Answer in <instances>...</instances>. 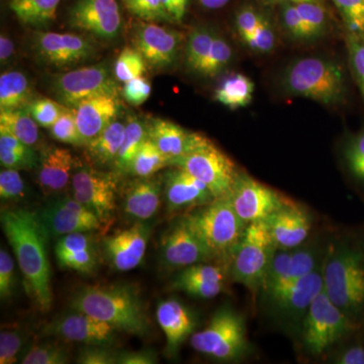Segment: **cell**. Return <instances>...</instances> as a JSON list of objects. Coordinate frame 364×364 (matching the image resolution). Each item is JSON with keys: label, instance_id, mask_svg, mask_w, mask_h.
<instances>
[{"label": "cell", "instance_id": "cell-1", "mask_svg": "<svg viewBox=\"0 0 364 364\" xmlns=\"http://www.w3.org/2000/svg\"><path fill=\"white\" fill-rule=\"evenodd\" d=\"M1 227L18 260L26 291L43 313L51 309V268L48 256L49 234L39 213L14 208L1 213Z\"/></svg>", "mask_w": 364, "mask_h": 364}, {"label": "cell", "instance_id": "cell-2", "mask_svg": "<svg viewBox=\"0 0 364 364\" xmlns=\"http://www.w3.org/2000/svg\"><path fill=\"white\" fill-rule=\"evenodd\" d=\"M70 308L134 336L149 333V318L135 287L129 284L86 286L72 296Z\"/></svg>", "mask_w": 364, "mask_h": 364}, {"label": "cell", "instance_id": "cell-3", "mask_svg": "<svg viewBox=\"0 0 364 364\" xmlns=\"http://www.w3.org/2000/svg\"><path fill=\"white\" fill-rule=\"evenodd\" d=\"M324 291L353 320L364 312V257L347 246H335L323 267Z\"/></svg>", "mask_w": 364, "mask_h": 364}, {"label": "cell", "instance_id": "cell-4", "mask_svg": "<svg viewBox=\"0 0 364 364\" xmlns=\"http://www.w3.org/2000/svg\"><path fill=\"white\" fill-rule=\"evenodd\" d=\"M284 85L291 95L326 105L338 104L345 91L341 67L318 57L294 62L284 74Z\"/></svg>", "mask_w": 364, "mask_h": 364}, {"label": "cell", "instance_id": "cell-5", "mask_svg": "<svg viewBox=\"0 0 364 364\" xmlns=\"http://www.w3.org/2000/svg\"><path fill=\"white\" fill-rule=\"evenodd\" d=\"M277 250L267 222L249 223L231 254L230 272L235 282L256 293L263 286Z\"/></svg>", "mask_w": 364, "mask_h": 364}, {"label": "cell", "instance_id": "cell-6", "mask_svg": "<svg viewBox=\"0 0 364 364\" xmlns=\"http://www.w3.org/2000/svg\"><path fill=\"white\" fill-rule=\"evenodd\" d=\"M191 345L198 353L215 360H239L248 351L245 318L224 306L213 315L205 329L191 335Z\"/></svg>", "mask_w": 364, "mask_h": 364}, {"label": "cell", "instance_id": "cell-7", "mask_svg": "<svg viewBox=\"0 0 364 364\" xmlns=\"http://www.w3.org/2000/svg\"><path fill=\"white\" fill-rule=\"evenodd\" d=\"M186 217L214 257L231 256L247 227L227 196L215 198Z\"/></svg>", "mask_w": 364, "mask_h": 364}, {"label": "cell", "instance_id": "cell-8", "mask_svg": "<svg viewBox=\"0 0 364 364\" xmlns=\"http://www.w3.org/2000/svg\"><path fill=\"white\" fill-rule=\"evenodd\" d=\"M330 299L324 289L304 316L303 342L313 355H321L353 329V322Z\"/></svg>", "mask_w": 364, "mask_h": 364}, {"label": "cell", "instance_id": "cell-9", "mask_svg": "<svg viewBox=\"0 0 364 364\" xmlns=\"http://www.w3.org/2000/svg\"><path fill=\"white\" fill-rule=\"evenodd\" d=\"M170 166L184 169L203 182L215 198L229 195L239 173L233 160L213 142L173 160Z\"/></svg>", "mask_w": 364, "mask_h": 364}, {"label": "cell", "instance_id": "cell-10", "mask_svg": "<svg viewBox=\"0 0 364 364\" xmlns=\"http://www.w3.org/2000/svg\"><path fill=\"white\" fill-rule=\"evenodd\" d=\"M53 91L60 104L75 109L88 98L117 95V86L109 67L97 64L62 74L53 83Z\"/></svg>", "mask_w": 364, "mask_h": 364}, {"label": "cell", "instance_id": "cell-11", "mask_svg": "<svg viewBox=\"0 0 364 364\" xmlns=\"http://www.w3.org/2000/svg\"><path fill=\"white\" fill-rule=\"evenodd\" d=\"M227 198L246 224L265 221L273 213L291 203L274 189L243 172H239Z\"/></svg>", "mask_w": 364, "mask_h": 364}, {"label": "cell", "instance_id": "cell-12", "mask_svg": "<svg viewBox=\"0 0 364 364\" xmlns=\"http://www.w3.org/2000/svg\"><path fill=\"white\" fill-rule=\"evenodd\" d=\"M112 326L80 311L60 314L41 330V337H53L66 342L112 346L116 340Z\"/></svg>", "mask_w": 364, "mask_h": 364}, {"label": "cell", "instance_id": "cell-13", "mask_svg": "<svg viewBox=\"0 0 364 364\" xmlns=\"http://www.w3.org/2000/svg\"><path fill=\"white\" fill-rule=\"evenodd\" d=\"M73 198L90 210L102 223L109 226L117 208V182L109 174L83 167L72 176Z\"/></svg>", "mask_w": 364, "mask_h": 364}, {"label": "cell", "instance_id": "cell-14", "mask_svg": "<svg viewBox=\"0 0 364 364\" xmlns=\"http://www.w3.org/2000/svg\"><path fill=\"white\" fill-rule=\"evenodd\" d=\"M161 257L166 267L184 268L208 262L214 255L186 217H183L174 222L163 235Z\"/></svg>", "mask_w": 364, "mask_h": 364}, {"label": "cell", "instance_id": "cell-15", "mask_svg": "<svg viewBox=\"0 0 364 364\" xmlns=\"http://www.w3.org/2000/svg\"><path fill=\"white\" fill-rule=\"evenodd\" d=\"M38 213L50 238H59L75 232L90 233L102 228L97 215L69 196L50 200Z\"/></svg>", "mask_w": 364, "mask_h": 364}, {"label": "cell", "instance_id": "cell-16", "mask_svg": "<svg viewBox=\"0 0 364 364\" xmlns=\"http://www.w3.org/2000/svg\"><path fill=\"white\" fill-rule=\"evenodd\" d=\"M33 48L45 63L59 68L90 61L97 53L90 40L69 33L37 32Z\"/></svg>", "mask_w": 364, "mask_h": 364}, {"label": "cell", "instance_id": "cell-17", "mask_svg": "<svg viewBox=\"0 0 364 364\" xmlns=\"http://www.w3.org/2000/svg\"><path fill=\"white\" fill-rule=\"evenodd\" d=\"M152 228L148 222H136L130 228L105 237L102 251L117 272H127L142 263Z\"/></svg>", "mask_w": 364, "mask_h": 364}, {"label": "cell", "instance_id": "cell-18", "mask_svg": "<svg viewBox=\"0 0 364 364\" xmlns=\"http://www.w3.org/2000/svg\"><path fill=\"white\" fill-rule=\"evenodd\" d=\"M69 23L100 39H114L122 26L119 4L117 0H78L71 7Z\"/></svg>", "mask_w": 364, "mask_h": 364}, {"label": "cell", "instance_id": "cell-19", "mask_svg": "<svg viewBox=\"0 0 364 364\" xmlns=\"http://www.w3.org/2000/svg\"><path fill=\"white\" fill-rule=\"evenodd\" d=\"M136 49L154 68H168L176 63L181 47V33L156 23H143L136 28Z\"/></svg>", "mask_w": 364, "mask_h": 364}, {"label": "cell", "instance_id": "cell-20", "mask_svg": "<svg viewBox=\"0 0 364 364\" xmlns=\"http://www.w3.org/2000/svg\"><path fill=\"white\" fill-rule=\"evenodd\" d=\"M162 186L163 196L170 213L203 207L215 198L203 182L179 167L168 170L163 176Z\"/></svg>", "mask_w": 364, "mask_h": 364}, {"label": "cell", "instance_id": "cell-21", "mask_svg": "<svg viewBox=\"0 0 364 364\" xmlns=\"http://www.w3.org/2000/svg\"><path fill=\"white\" fill-rule=\"evenodd\" d=\"M316 254L310 249H277L261 289L275 293L316 269Z\"/></svg>", "mask_w": 364, "mask_h": 364}, {"label": "cell", "instance_id": "cell-22", "mask_svg": "<svg viewBox=\"0 0 364 364\" xmlns=\"http://www.w3.org/2000/svg\"><path fill=\"white\" fill-rule=\"evenodd\" d=\"M323 289V269L320 272L316 268L310 274L268 294V299L280 316L296 318L305 316L314 299Z\"/></svg>", "mask_w": 364, "mask_h": 364}, {"label": "cell", "instance_id": "cell-23", "mask_svg": "<svg viewBox=\"0 0 364 364\" xmlns=\"http://www.w3.org/2000/svg\"><path fill=\"white\" fill-rule=\"evenodd\" d=\"M147 124L148 138L170 162L186 156L198 148L212 142L207 136L191 132L169 119H152Z\"/></svg>", "mask_w": 364, "mask_h": 364}, {"label": "cell", "instance_id": "cell-24", "mask_svg": "<svg viewBox=\"0 0 364 364\" xmlns=\"http://www.w3.org/2000/svg\"><path fill=\"white\" fill-rule=\"evenodd\" d=\"M277 249H294L306 241L312 220L305 208L289 203L265 220Z\"/></svg>", "mask_w": 364, "mask_h": 364}, {"label": "cell", "instance_id": "cell-25", "mask_svg": "<svg viewBox=\"0 0 364 364\" xmlns=\"http://www.w3.org/2000/svg\"><path fill=\"white\" fill-rule=\"evenodd\" d=\"M226 270L217 265L198 263L182 268L170 287L198 299H213L224 291Z\"/></svg>", "mask_w": 364, "mask_h": 364}, {"label": "cell", "instance_id": "cell-26", "mask_svg": "<svg viewBox=\"0 0 364 364\" xmlns=\"http://www.w3.org/2000/svg\"><path fill=\"white\" fill-rule=\"evenodd\" d=\"M156 318L166 338V353L176 358L181 344L195 332V316L178 299H168L160 301Z\"/></svg>", "mask_w": 364, "mask_h": 364}, {"label": "cell", "instance_id": "cell-27", "mask_svg": "<svg viewBox=\"0 0 364 364\" xmlns=\"http://www.w3.org/2000/svg\"><path fill=\"white\" fill-rule=\"evenodd\" d=\"M55 255L63 269L90 274L97 269L98 249L87 232H75L59 237L55 244Z\"/></svg>", "mask_w": 364, "mask_h": 364}, {"label": "cell", "instance_id": "cell-28", "mask_svg": "<svg viewBox=\"0 0 364 364\" xmlns=\"http://www.w3.org/2000/svg\"><path fill=\"white\" fill-rule=\"evenodd\" d=\"M119 109L117 95H112L88 98L74 109L76 124L85 145L116 121Z\"/></svg>", "mask_w": 364, "mask_h": 364}, {"label": "cell", "instance_id": "cell-29", "mask_svg": "<svg viewBox=\"0 0 364 364\" xmlns=\"http://www.w3.org/2000/svg\"><path fill=\"white\" fill-rule=\"evenodd\" d=\"M75 160L65 148L50 146L40 154L38 164V183L46 195L65 188L75 168Z\"/></svg>", "mask_w": 364, "mask_h": 364}, {"label": "cell", "instance_id": "cell-30", "mask_svg": "<svg viewBox=\"0 0 364 364\" xmlns=\"http://www.w3.org/2000/svg\"><path fill=\"white\" fill-rule=\"evenodd\" d=\"M162 181L150 177H139L127 188L123 198L124 215L136 222H148L161 205Z\"/></svg>", "mask_w": 364, "mask_h": 364}, {"label": "cell", "instance_id": "cell-31", "mask_svg": "<svg viewBox=\"0 0 364 364\" xmlns=\"http://www.w3.org/2000/svg\"><path fill=\"white\" fill-rule=\"evenodd\" d=\"M124 131L126 126L116 119L86 144V150L92 161L100 165L114 164L123 144Z\"/></svg>", "mask_w": 364, "mask_h": 364}, {"label": "cell", "instance_id": "cell-32", "mask_svg": "<svg viewBox=\"0 0 364 364\" xmlns=\"http://www.w3.org/2000/svg\"><path fill=\"white\" fill-rule=\"evenodd\" d=\"M33 100L32 86L21 71H6L0 76V111L26 109Z\"/></svg>", "mask_w": 364, "mask_h": 364}, {"label": "cell", "instance_id": "cell-33", "mask_svg": "<svg viewBox=\"0 0 364 364\" xmlns=\"http://www.w3.org/2000/svg\"><path fill=\"white\" fill-rule=\"evenodd\" d=\"M254 90L255 85L248 76L236 73L223 81L215 90L214 98L228 109H241L251 104Z\"/></svg>", "mask_w": 364, "mask_h": 364}, {"label": "cell", "instance_id": "cell-34", "mask_svg": "<svg viewBox=\"0 0 364 364\" xmlns=\"http://www.w3.org/2000/svg\"><path fill=\"white\" fill-rule=\"evenodd\" d=\"M60 2L61 0H11L9 7L21 23L41 28L55 21Z\"/></svg>", "mask_w": 364, "mask_h": 364}, {"label": "cell", "instance_id": "cell-35", "mask_svg": "<svg viewBox=\"0 0 364 364\" xmlns=\"http://www.w3.org/2000/svg\"><path fill=\"white\" fill-rule=\"evenodd\" d=\"M0 132L16 136L31 147L40 138L39 124L26 109L0 111Z\"/></svg>", "mask_w": 364, "mask_h": 364}, {"label": "cell", "instance_id": "cell-36", "mask_svg": "<svg viewBox=\"0 0 364 364\" xmlns=\"http://www.w3.org/2000/svg\"><path fill=\"white\" fill-rule=\"evenodd\" d=\"M147 138V124L136 117H131L126 124L123 144L114 164L117 171L121 173L130 172L132 162Z\"/></svg>", "mask_w": 364, "mask_h": 364}, {"label": "cell", "instance_id": "cell-37", "mask_svg": "<svg viewBox=\"0 0 364 364\" xmlns=\"http://www.w3.org/2000/svg\"><path fill=\"white\" fill-rule=\"evenodd\" d=\"M217 35L208 26H198L189 33L186 45V63L188 68L198 73L207 58Z\"/></svg>", "mask_w": 364, "mask_h": 364}, {"label": "cell", "instance_id": "cell-38", "mask_svg": "<svg viewBox=\"0 0 364 364\" xmlns=\"http://www.w3.org/2000/svg\"><path fill=\"white\" fill-rule=\"evenodd\" d=\"M166 166H169V160L147 138L134 158L129 173L136 177H150Z\"/></svg>", "mask_w": 364, "mask_h": 364}, {"label": "cell", "instance_id": "cell-39", "mask_svg": "<svg viewBox=\"0 0 364 364\" xmlns=\"http://www.w3.org/2000/svg\"><path fill=\"white\" fill-rule=\"evenodd\" d=\"M70 361V352L63 345L44 342L28 347L20 363L23 364H65Z\"/></svg>", "mask_w": 364, "mask_h": 364}, {"label": "cell", "instance_id": "cell-40", "mask_svg": "<svg viewBox=\"0 0 364 364\" xmlns=\"http://www.w3.org/2000/svg\"><path fill=\"white\" fill-rule=\"evenodd\" d=\"M232 57H233V50L231 46L226 39L217 33L207 58L203 61L198 73L205 77H215L229 65Z\"/></svg>", "mask_w": 364, "mask_h": 364}, {"label": "cell", "instance_id": "cell-41", "mask_svg": "<svg viewBox=\"0 0 364 364\" xmlns=\"http://www.w3.org/2000/svg\"><path fill=\"white\" fill-rule=\"evenodd\" d=\"M146 60L134 48L126 47L119 55L114 66V75L119 82H128L132 79L141 77L146 71Z\"/></svg>", "mask_w": 364, "mask_h": 364}, {"label": "cell", "instance_id": "cell-42", "mask_svg": "<svg viewBox=\"0 0 364 364\" xmlns=\"http://www.w3.org/2000/svg\"><path fill=\"white\" fill-rule=\"evenodd\" d=\"M49 130L53 138L59 142L72 146H85L76 124L75 112L71 107H65L61 116Z\"/></svg>", "mask_w": 364, "mask_h": 364}, {"label": "cell", "instance_id": "cell-43", "mask_svg": "<svg viewBox=\"0 0 364 364\" xmlns=\"http://www.w3.org/2000/svg\"><path fill=\"white\" fill-rule=\"evenodd\" d=\"M296 6L299 16L303 18L311 40L323 35L328 26L327 13L323 2H299Z\"/></svg>", "mask_w": 364, "mask_h": 364}, {"label": "cell", "instance_id": "cell-44", "mask_svg": "<svg viewBox=\"0 0 364 364\" xmlns=\"http://www.w3.org/2000/svg\"><path fill=\"white\" fill-rule=\"evenodd\" d=\"M346 45L352 75L364 97V33H347Z\"/></svg>", "mask_w": 364, "mask_h": 364}, {"label": "cell", "instance_id": "cell-45", "mask_svg": "<svg viewBox=\"0 0 364 364\" xmlns=\"http://www.w3.org/2000/svg\"><path fill=\"white\" fill-rule=\"evenodd\" d=\"M26 109L40 127L50 129L61 116L65 105L50 98L41 97L33 100Z\"/></svg>", "mask_w": 364, "mask_h": 364}, {"label": "cell", "instance_id": "cell-46", "mask_svg": "<svg viewBox=\"0 0 364 364\" xmlns=\"http://www.w3.org/2000/svg\"><path fill=\"white\" fill-rule=\"evenodd\" d=\"M128 11L145 21H174L161 0H123Z\"/></svg>", "mask_w": 364, "mask_h": 364}, {"label": "cell", "instance_id": "cell-47", "mask_svg": "<svg viewBox=\"0 0 364 364\" xmlns=\"http://www.w3.org/2000/svg\"><path fill=\"white\" fill-rule=\"evenodd\" d=\"M347 31L364 33V0H332Z\"/></svg>", "mask_w": 364, "mask_h": 364}, {"label": "cell", "instance_id": "cell-48", "mask_svg": "<svg viewBox=\"0 0 364 364\" xmlns=\"http://www.w3.org/2000/svg\"><path fill=\"white\" fill-rule=\"evenodd\" d=\"M242 42L250 51L256 54H267L274 50L277 45V33L272 23L265 18L259 28Z\"/></svg>", "mask_w": 364, "mask_h": 364}, {"label": "cell", "instance_id": "cell-49", "mask_svg": "<svg viewBox=\"0 0 364 364\" xmlns=\"http://www.w3.org/2000/svg\"><path fill=\"white\" fill-rule=\"evenodd\" d=\"M25 344V334L21 330H2L0 333V364H13L20 358Z\"/></svg>", "mask_w": 364, "mask_h": 364}, {"label": "cell", "instance_id": "cell-50", "mask_svg": "<svg viewBox=\"0 0 364 364\" xmlns=\"http://www.w3.org/2000/svg\"><path fill=\"white\" fill-rule=\"evenodd\" d=\"M25 181L18 169L6 168L0 172V196L4 200H14L25 195Z\"/></svg>", "mask_w": 364, "mask_h": 364}, {"label": "cell", "instance_id": "cell-51", "mask_svg": "<svg viewBox=\"0 0 364 364\" xmlns=\"http://www.w3.org/2000/svg\"><path fill=\"white\" fill-rule=\"evenodd\" d=\"M282 21L284 30L296 40H311L303 18L299 16L296 4H282Z\"/></svg>", "mask_w": 364, "mask_h": 364}, {"label": "cell", "instance_id": "cell-52", "mask_svg": "<svg viewBox=\"0 0 364 364\" xmlns=\"http://www.w3.org/2000/svg\"><path fill=\"white\" fill-rule=\"evenodd\" d=\"M40 155L36 151L31 153H18L16 151L0 147V162L4 168L32 170L37 168Z\"/></svg>", "mask_w": 364, "mask_h": 364}, {"label": "cell", "instance_id": "cell-53", "mask_svg": "<svg viewBox=\"0 0 364 364\" xmlns=\"http://www.w3.org/2000/svg\"><path fill=\"white\" fill-rule=\"evenodd\" d=\"M265 18L267 16L250 6L239 9L235 18V26L240 39L243 41L248 36L252 35L259 28Z\"/></svg>", "mask_w": 364, "mask_h": 364}, {"label": "cell", "instance_id": "cell-54", "mask_svg": "<svg viewBox=\"0 0 364 364\" xmlns=\"http://www.w3.org/2000/svg\"><path fill=\"white\" fill-rule=\"evenodd\" d=\"M117 351L105 345H85L76 363L80 364H117Z\"/></svg>", "mask_w": 364, "mask_h": 364}, {"label": "cell", "instance_id": "cell-55", "mask_svg": "<svg viewBox=\"0 0 364 364\" xmlns=\"http://www.w3.org/2000/svg\"><path fill=\"white\" fill-rule=\"evenodd\" d=\"M345 158L351 173L364 181V132L354 136L347 145Z\"/></svg>", "mask_w": 364, "mask_h": 364}, {"label": "cell", "instance_id": "cell-56", "mask_svg": "<svg viewBox=\"0 0 364 364\" xmlns=\"http://www.w3.org/2000/svg\"><path fill=\"white\" fill-rule=\"evenodd\" d=\"M152 92L150 81L143 76L132 79L123 86V97L132 105H141L147 102Z\"/></svg>", "mask_w": 364, "mask_h": 364}, {"label": "cell", "instance_id": "cell-57", "mask_svg": "<svg viewBox=\"0 0 364 364\" xmlns=\"http://www.w3.org/2000/svg\"><path fill=\"white\" fill-rule=\"evenodd\" d=\"M14 263L6 249L0 250V298L2 301L13 296L14 289Z\"/></svg>", "mask_w": 364, "mask_h": 364}, {"label": "cell", "instance_id": "cell-58", "mask_svg": "<svg viewBox=\"0 0 364 364\" xmlns=\"http://www.w3.org/2000/svg\"><path fill=\"white\" fill-rule=\"evenodd\" d=\"M156 353L150 349L136 351H117V364H156Z\"/></svg>", "mask_w": 364, "mask_h": 364}, {"label": "cell", "instance_id": "cell-59", "mask_svg": "<svg viewBox=\"0 0 364 364\" xmlns=\"http://www.w3.org/2000/svg\"><path fill=\"white\" fill-rule=\"evenodd\" d=\"M338 364H364V347L360 345L348 347L340 352L334 359Z\"/></svg>", "mask_w": 364, "mask_h": 364}, {"label": "cell", "instance_id": "cell-60", "mask_svg": "<svg viewBox=\"0 0 364 364\" xmlns=\"http://www.w3.org/2000/svg\"><path fill=\"white\" fill-rule=\"evenodd\" d=\"M14 53V44L13 41L2 33L0 36V61L1 65H6L11 60Z\"/></svg>", "mask_w": 364, "mask_h": 364}, {"label": "cell", "instance_id": "cell-61", "mask_svg": "<svg viewBox=\"0 0 364 364\" xmlns=\"http://www.w3.org/2000/svg\"><path fill=\"white\" fill-rule=\"evenodd\" d=\"M189 0H172L174 6V21H181L186 16Z\"/></svg>", "mask_w": 364, "mask_h": 364}, {"label": "cell", "instance_id": "cell-62", "mask_svg": "<svg viewBox=\"0 0 364 364\" xmlns=\"http://www.w3.org/2000/svg\"><path fill=\"white\" fill-rule=\"evenodd\" d=\"M205 9H219L226 6L230 0H198Z\"/></svg>", "mask_w": 364, "mask_h": 364}, {"label": "cell", "instance_id": "cell-63", "mask_svg": "<svg viewBox=\"0 0 364 364\" xmlns=\"http://www.w3.org/2000/svg\"><path fill=\"white\" fill-rule=\"evenodd\" d=\"M263 2L268 4H299V2L314 1L323 2L324 0H262Z\"/></svg>", "mask_w": 364, "mask_h": 364}, {"label": "cell", "instance_id": "cell-64", "mask_svg": "<svg viewBox=\"0 0 364 364\" xmlns=\"http://www.w3.org/2000/svg\"><path fill=\"white\" fill-rule=\"evenodd\" d=\"M163 6H164V9H166L167 11H168V14L170 16L173 18L174 16V6L173 2H172V0H161ZM174 20V18H173Z\"/></svg>", "mask_w": 364, "mask_h": 364}]
</instances>
